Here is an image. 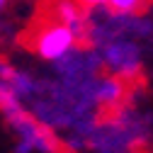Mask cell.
I'll list each match as a JSON object with an SVG mask.
<instances>
[{"label":"cell","instance_id":"1","mask_svg":"<svg viewBox=\"0 0 153 153\" xmlns=\"http://www.w3.org/2000/svg\"><path fill=\"white\" fill-rule=\"evenodd\" d=\"M5 119L10 122V126L15 129L17 139H20L17 146H15V153H34V151L53 153L59 148V141H56V136L49 131V126L36 122L25 107H17L15 112L5 114Z\"/></svg>","mask_w":153,"mask_h":153},{"label":"cell","instance_id":"2","mask_svg":"<svg viewBox=\"0 0 153 153\" xmlns=\"http://www.w3.org/2000/svg\"><path fill=\"white\" fill-rule=\"evenodd\" d=\"M78 44V36H75L73 29H68L66 25H59V22H51L46 25L34 39V49L36 53L46 61H61L75 49Z\"/></svg>","mask_w":153,"mask_h":153},{"label":"cell","instance_id":"3","mask_svg":"<svg viewBox=\"0 0 153 153\" xmlns=\"http://www.w3.org/2000/svg\"><path fill=\"white\" fill-rule=\"evenodd\" d=\"M56 22L73 29L78 39L85 34V15L80 12V7L75 3H71V0H59V3H56Z\"/></svg>","mask_w":153,"mask_h":153},{"label":"cell","instance_id":"4","mask_svg":"<svg viewBox=\"0 0 153 153\" xmlns=\"http://www.w3.org/2000/svg\"><path fill=\"white\" fill-rule=\"evenodd\" d=\"M105 61H107V66H114V71H119V73H131L139 68L136 59H134V49L129 44H112L105 51Z\"/></svg>","mask_w":153,"mask_h":153},{"label":"cell","instance_id":"5","mask_svg":"<svg viewBox=\"0 0 153 153\" xmlns=\"http://www.w3.org/2000/svg\"><path fill=\"white\" fill-rule=\"evenodd\" d=\"M124 97V83L117 78V75H109V78H102L97 85H95V100L105 107H114L119 105Z\"/></svg>","mask_w":153,"mask_h":153},{"label":"cell","instance_id":"6","mask_svg":"<svg viewBox=\"0 0 153 153\" xmlns=\"http://www.w3.org/2000/svg\"><path fill=\"white\" fill-rule=\"evenodd\" d=\"M107 5L117 15H139L151 5V0H109Z\"/></svg>","mask_w":153,"mask_h":153},{"label":"cell","instance_id":"7","mask_svg":"<svg viewBox=\"0 0 153 153\" xmlns=\"http://www.w3.org/2000/svg\"><path fill=\"white\" fill-rule=\"evenodd\" d=\"M83 5H88V7H97V5H107L109 0H80Z\"/></svg>","mask_w":153,"mask_h":153},{"label":"cell","instance_id":"8","mask_svg":"<svg viewBox=\"0 0 153 153\" xmlns=\"http://www.w3.org/2000/svg\"><path fill=\"white\" fill-rule=\"evenodd\" d=\"M5 3H7V0H0V10H3V7H5Z\"/></svg>","mask_w":153,"mask_h":153}]
</instances>
